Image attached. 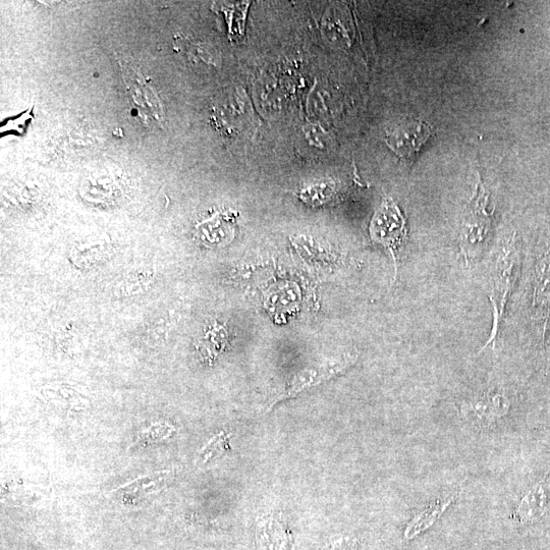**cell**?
Returning a JSON list of instances; mask_svg holds the SVG:
<instances>
[{"label": "cell", "instance_id": "3957f363", "mask_svg": "<svg viewBox=\"0 0 550 550\" xmlns=\"http://www.w3.org/2000/svg\"><path fill=\"white\" fill-rule=\"evenodd\" d=\"M124 82L127 91L141 112L160 124L164 121L163 108L152 85L136 69L129 65L122 67Z\"/></svg>", "mask_w": 550, "mask_h": 550}, {"label": "cell", "instance_id": "6da1fadb", "mask_svg": "<svg viewBox=\"0 0 550 550\" xmlns=\"http://www.w3.org/2000/svg\"><path fill=\"white\" fill-rule=\"evenodd\" d=\"M374 243L387 248L396 260V252L407 236L406 219L392 198L383 201L370 224Z\"/></svg>", "mask_w": 550, "mask_h": 550}, {"label": "cell", "instance_id": "7a4b0ae2", "mask_svg": "<svg viewBox=\"0 0 550 550\" xmlns=\"http://www.w3.org/2000/svg\"><path fill=\"white\" fill-rule=\"evenodd\" d=\"M432 129L422 121L408 119L388 132V146L402 159H413L430 138Z\"/></svg>", "mask_w": 550, "mask_h": 550}, {"label": "cell", "instance_id": "5b68a950", "mask_svg": "<svg viewBox=\"0 0 550 550\" xmlns=\"http://www.w3.org/2000/svg\"><path fill=\"white\" fill-rule=\"evenodd\" d=\"M349 364H351V361L348 359L347 361L342 363L324 366L322 368L310 370L298 375L285 397L295 396L303 390L320 383L321 381L332 378L333 376L344 370Z\"/></svg>", "mask_w": 550, "mask_h": 550}, {"label": "cell", "instance_id": "8992f818", "mask_svg": "<svg viewBox=\"0 0 550 550\" xmlns=\"http://www.w3.org/2000/svg\"><path fill=\"white\" fill-rule=\"evenodd\" d=\"M457 499V495H453L445 501L440 500L426 508L409 524L406 530V538L411 539L428 530L451 506Z\"/></svg>", "mask_w": 550, "mask_h": 550}, {"label": "cell", "instance_id": "277c9868", "mask_svg": "<svg viewBox=\"0 0 550 550\" xmlns=\"http://www.w3.org/2000/svg\"><path fill=\"white\" fill-rule=\"evenodd\" d=\"M486 200L485 191L481 183H479L477 196L473 199V203H471L472 216L467 225L469 234L466 236V239L470 244L482 242L487 236L490 219L488 212L485 210Z\"/></svg>", "mask_w": 550, "mask_h": 550}, {"label": "cell", "instance_id": "52a82bcc", "mask_svg": "<svg viewBox=\"0 0 550 550\" xmlns=\"http://www.w3.org/2000/svg\"><path fill=\"white\" fill-rule=\"evenodd\" d=\"M334 184L332 182L322 183L302 191L300 197L305 202L318 205L333 195Z\"/></svg>", "mask_w": 550, "mask_h": 550}]
</instances>
